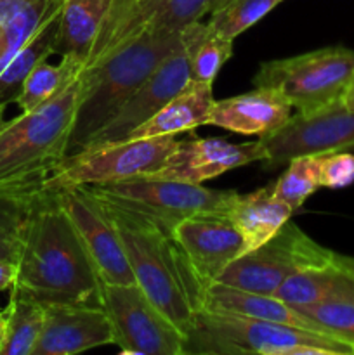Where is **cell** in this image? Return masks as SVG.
<instances>
[{
	"instance_id": "6",
	"label": "cell",
	"mask_w": 354,
	"mask_h": 355,
	"mask_svg": "<svg viewBox=\"0 0 354 355\" xmlns=\"http://www.w3.org/2000/svg\"><path fill=\"white\" fill-rule=\"evenodd\" d=\"M87 187L106 207L153 222L172 234L177 224L191 217H229L238 193L208 189L203 184L135 177Z\"/></svg>"
},
{
	"instance_id": "27",
	"label": "cell",
	"mask_w": 354,
	"mask_h": 355,
	"mask_svg": "<svg viewBox=\"0 0 354 355\" xmlns=\"http://www.w3.org/2000/svg\"><path fill=\"white\" fill-rule=\"evenodd\" d=\"M83 68L85 64L82 61L66 55L58 66L49 64L47 59H44L28 75L16 104L23 113L37 110L66 89L83 71Z\"/></svg>"
},
{
	"instance_id": "42",
	"label": "cell",
	"mask_w": 354,
	"mask_h": 355,
	"mask_svg": "<svg viewBox=\"0 0 354 355\" xmlns=\"http://www.w3.org/2000/svg\"><path fill=\"white\" fill-rule=\"evenodd\" d=\"M0 314H2V312H0Z\"/></svg>"
},
{
	"instance_id": "39",
	"label": "cell",
	"mask_w": 354,
	"mask_h": 355,
	"mask_svg": "<svg viewBox=\"0 0 354 355\" xmlns=\"http://www.w3.org/2000/svg\"><path fill=\"white\" fill-rule=\"evenodd\" d=\"M3 338H6V318H3V312L0 314V350H2Z\"/></svg>"
},
{
	"instance_id": "40",
	"label": "cell",
	"mask_w": 354,
	"mask_h": 355,
	"mask_svg": "<svg viewBox=\"0 0 354 355\" xmlns=\"http://www.w3.org/2000/svg\"><path fill=\"white\" fill-rule=\"evenodd\" d=\"M229 2H231V0H215V2H214V7H212V10H210V14H212V12H215V10L222 9V7H226V6H228Z\"/></svg>"
},
{
	"instance_id": "8",
	"label": "cell",
	"mask_w": 354,
	"mask_h": 355,
	"mask_svg": "<svg viewBox=\"0 0 354 355\" xmlns=\"http://www.w3.org/2000/svg\"><path fill=\"white\" fill-rule=\"evenodd\" d=\"M177 142V135H163L90 146L75 155L66 156L56 172L49 177L44 189L151 177L165 165Z\"/></svg>"
},
{
	"instance_id": "33",
	"label": "cell",
	"mask_w": 354,
	"mask_h": 355,
	"mask_svg": "<svg viewBox=\"0 0 354 355\" xmlns=\"http://www.w3.org/2000/svg\"><path fill=\"white\" fill-rule=\"evenodd\" d=\"M319 186L344 189L354 182V155L351 151L318 155Z\"/></svg>"
},
{
	"instance_id": "25",
	"label": "cell",
	"mask_w": 354,
	"mask_h": 355,
	"mask_svg": "<svg viewBox=\"0 0 354 355\" xmlns=\"http://www.w3.org/2000/svg\"><path fill=\"white\" fill-rule=\"evenodd\" d=\"M58 16H54L49 21H45L37 33L16 52L9 64L0 71V106H7L9 103H16L24 82L31 69L44 59H49V55L56 54V33H58Z\"/></svg>"
},
{
	"instance_id": "14",
	"label": "cell",
	"mask_w": 354,
	"mask_h": 355,
	"mask_svg": "<svg viewBox=\"0 0 354 355\" xmlns=\"http://www.w3.org/2000/svg\"><path fill=\"white\" fill-rule=\"evenodd\" d=\"M253 162H264V148L260 141L233 144L217 137L200 139L191 132L189 137L184 141L179 139L165 165L151 177L203 184Z\"/></svg>"
},
{
	"instance_id": "3",
	"label": "cell",
	"mask_w": 354,
	"mask_h": 355,
	"mask_svg": "<svg viewBox=\"0 0 354 355\" xmlns=\"http://www.w3.org/2000/svg\"><path fill=\"white\" fill-rule=\"evenodd\" d=\"M106 208L120 234L135 284L186 336L201 309L203 283L169 232L141 217Z\"/></svg>"
},
{
	"instance_id": "32",
	"label": "cell",
	"mask_w": 354,
	"mask_h": 355,
	"mask_svg": "<svg viewBox=\"0 0 354 355\" xmlns=\"http://www.w3.org/2000/svg\"><path fill=\"white\" fill-rule=\"evenodd\" d=\"M297 309L326 333L340 336L354 345V300L337 298Z\"/></svg>"
},
{
	"instance_id": "19",
	"label": "cell",
	"mask_w": 354,
	"mask_h": 355,
	"mask_svg": "<svg viewBox=\"0 0 354 355\" xmlns=\"http://www.w3.org/2000/svg\"><path fill=\"white\" fill-rule=\"evenodd\" d=\"M274 297L295 309L337 298L354 300V281L344 270L342 255L328 250L285 277Z\"/></svg>"
},
{
	"instance_id": "21",
	"label": "cell",
	"mask_w": 354,
	"mask_h": 355,
	"mask_svg": "<svg viewBox=\"0 0 354 355\" xmlns=\"http://www.w3.org/2000/svg\"><path fill=\"white\" fill-rule=\"evenodd\" d=\"M115 0H62L54 52L87 64Z\"/></svg>"
},
{
	"instance_id": "2",
	"label": "cell",
	"mask_w": 354,
	"mask_h": 355,
	"mask_svg": "<svg viewBox=\"0 0 354 355\" xmlns=\"http://www.w3.org/2000/svg\"><path fill=\"white\" fill-rule=\"evenodd\" d=\"M180 44V33L142 30L96 64L83 68L66 156L82 151Z\"/></svg>"
},
{
	"instance_id": "31",
	"label": "cell",
	"mask_w": 354,
	"mask_h": 355,
	"mask_svg": "<svg viewBox=\"0 0 354 355\" xmlns=\"http://www.w3.org/2000/svg\"><path fill=\"white\" fill-rule=\"evenodd\" d=\"M281 2L283 0H231L226 7L212 12L208 24L226 38L235 40Z\"/></svg>"
},
{
	"instance_id": "9",
	"label": "cell",
	"mask_w": 354,
	"mask_h": 355,
	"mask_svg": "<svg viewBox=\"0 0 354 355\" xmlns=\"http://www.w3.org/2000/svg\"><path fill=\"white\" fill-rule=\"evenodd\" d=\"M103 307L113 343L125 355H184V333L137 284H104Z\"/></svg>"
},
{
	"instance_id": "20",
	"label": "cell",
	"mask_w": 354,
	"mask_h": 355,
	"mask_svg": "<svg viewBox=\"0 0 354 355\" xmlns=\"http://www.w3.org/2000/svg\"><path fill=\"white\" fill-rule=\"evenodd\" d=\"M200 311L245 315V318L264 319V321L281 322V324L326 333L321 326L311 321L298 309L285 304L274 295L253 293V291L238 290V288L226 286L221 283L205 284Z\"/></svg>"
},
{
	"instance_id": "13",
	"label": "cell",
	"mask_w": 354,
	"mask_h": 355,
	"mask_svg": "<svg viewBox=\"0 0 354 355\" xmlns=\"http://www.w3.org/2000/svg\"><path fill=\"white\" fill-rule=\"evenodd\" d=\"M189 83V66H187L186 52L180 44V47L174 51L153 71V75L125 101L118 113L90 139L85 148L125 141L135 128L148 121L156 111L162 110Z\"/></svg>"
},
{
	"instance_id": "36",
	"label": "cell",
	"mask_w": 354,
	"mask_h": 355,
	"mask_svg": "<svg viewBox=\"0 0 354 355\" xmlns=\"http://www.w3.org/2000/svg\"><path fill=\"white\" fill-rule=\"evenodd\" d=\"M17 279V263L0 259V291L10 290Z\"/></svg>"
},
{
	"instance_id": "28",
	"label": "cell",
	"mask_w": 354,
	"mask_h": 355,
	"mask_svg": "<svg viewBox=\"0 0 354 355\" xmlns=\"http://www.w3.org/2000/svg\"><path fill=\"white\" fill-rule=\"evenodd\" d=\"M62 0H37L19 16L0 26V71L9 64L16 52L33 37L38 28L61 9Z\"/></svg>"
},
{
	"instance_id": "41",
	"label": "cell",
	"mask_w": 354,
	"mask_h": 355,
	"mask_svg": "<svg viewBox=\"0 0 354 355\" xmlns=\"http://www.w3.org/2000/svg\"><path fill=\"white\" fill-rule=\"evenodd\" d=\"M6 107L7 106H0V132H2V128L6 127V118H3V114H6Z\"/></svg>"
},
{
	"instance_id": "38",
	"label": "cell",
	"mask_w": 354,
	"mask_h": 355,
	"mask_svg": "<svg viewBox=\"0 0 354 355\" xmlns=\"http://www.w3.org/2000/svg\"><path fill=\"white\" fill-rule=\"evenodd\" d=\"M342 266H344V270L347 272V276L354 281V257L342 255Z\"/></svg>"
},
{
	"instance_id": "30",
	"label": "cell",
	"mask_w": 354,
	"mask_h": 355,
	"mask_svg": "<svg viewBox=\"0 0 354 355\" xmlns=\"http://www.w3.org/2000/svg\"><path fill=\"white\" fill-rule=\"evenodd\" d=\"M287 165V170L271 186V191L278 201L288 205L295 211L321 187L318 177V156H297Z\"/></svg>"
},
{
	"instance_id": "11",
	"label": "cell",
	"mask_w": 354,
	"mask_h": 355,
	"mask_svg": "<svg viewBox=\"0 0 354 355\" xmlns=\"http://www.w3.org/2000/svg\"><path fill=\"white\" fill-rule=\"evenodd\" d=\"M269 168L287 165L297 156L354 151V111L342 104L312 114H292L273 134L259 139Z\"/></svg>"
},
{
	"instance_id": "29",
	"label": "cell",
	"mask_w": 354,
	"mask_h": 355,
	"mask_svg": "<svg viewBox=\"0 0 354 355\" xmlns=\"http://www.w3.org/2000/svg\"><path fill=\"white\" fill-rule=\"evenodd\" d=\"M35 194L0 191V259L16 262Z\"/></svg>"
},
{
	"instance_id": "7",
	"label": "cell",
	"mask_w": 354,
	"mask_h": 355,
	"mask_svg": "<svg viewBox=\"0 0 354 355\" xmlns=\"http://www.w3.org/2000/svg\"><path fill=\"white\" fill-rule=\"evenodd\" d=\"M353 73L354 51L335 45L262 62L253 85L280 90L297 114H312L342 104Z\"/></svg>"
},
{
	"instance_id": "5",
	"label": "cell",
	"mask_w": 354,
	"mask_h": 355,
	"mask_svg": "<svg viewBox=\"0 0 354 355\" xmlns=\"http://www.w3.org/2000/svg\"><path fill=\"white\" fill-rule=\"evenodd\" d=\"M186 354L354 355L340 336L264 319L200 311L186 333Z\"/></svg>"
},
{
	"instance_id": "18",
	"label": "cell",
	"mask_w": 354,
	"mask_h": 355,
	"mask_svg": "<svg viewBox=\"0 0 354 355\" xmlns=\"http://www.w3.org/2000/svg\"><path fill=\"white\" fill-rule=\"evenodd\" d=\"M215 0H155L142 9L128 14L108 35L94 45L85 68L106 58L111 51L130 40L142 30L160 33H180L191 23L201 21L214 7Z\"/></svg>"
},
{
	"instance_id": "23",
	"label": "cell",
	"mask_w": 354,
	"mask_h": 355,
	"mask_svg": "<svg viewBox=\"0 0 354 355\" xmlns=\"http://www.w3.org/2000/svg\"><path fill=\"white\" fill-rule=\"evenodd\" d=\"M292 214L288 205L273 196L271 187H260L248 194L238 193L228 218L242 234L243 253H248L273 239Z\"/></svg>"
},
{
	"instance_id": "17",
	"label": "cell",
	"mask_w": 354,
	"mask_h": 355,
	"mask_svg": "<svg viewBox=\"0 0 354 355\" xmlns=\"http://www.w3.org/2000/svg\"><path fill=\"white\" fill-rule=\"evenodd\" d=\"M292 111L294 106L280 90L255 87L252 92L214 101L207 125L233 134L266 137L290 120Z\"/></svg>"
},
{
	"instance_id": "15",
	"label": "cell",
	"mask_w": 354,
	"mask_h": 355,
	"mask_svg": "<svg viewBox=\"0 0 354 355\" xmlns=\"http://www.w3.org/2000/svg\"><path fill=\"white\" fill-rule=\"evenodd\" d=\"M113 343V329L101 305H45V319L31 355H75Z\"/></svg>"
},
{
	"instance_id": "12",
	"label": "cell",
	"mask_w": 354,
	"mask_h": 355,
	"mask_svg": "<svg viewBox=\"0 0 354 355\" xmlns=\"http://www.w3.org/2000/svg\"><path fill=\"white\" fill-rule=\"evenodd\" d=\"M52 191L58 193L59 201L103 283L135 284L120 234L108 208L83 186Z\"/></svg>"
},
{
	"instance_id": "4",
	"label": "cell",
	"mask_w": 354,
	"mask_h": 355,
	"mask_svg": "<svg viewBox=\"0 0 354 355\" xmlns=\"http://www.w3.org/2000/svg\"><path fill=\"white\" fill-rule=\"evenodd\" d=\"M82 73L54 99L7 121L0 132V191L37 194L68 155Z\"/></svg>"
},
{
	"instance_id": "24",
	"label": "cell",
	"mask_w": 354,
	"mask_h": 355,
	"mask_svg": "<svg viewBox=\"0 0 354 355\" xmlns=\"http://www.w3.org/2000/svg\"><path fill=\"white\" fill-rule=\"evenodd\" d=\"M180 42L186 52L189 76L193 83L212 85L222 66L233 55L235 40L226 38L208 23H191L180 31Z\"/></svg>"
},
{
	"instance_id": "35",
	"label": "cell",
	"mask_w": 354,
	"mask_h": 355,
	"mask_svg": "<svg viewBox=\"0 0 354 355\" xmlns=\"http://www.w3.org/2000/svg\"><path fill=\"white\" fill-rule=\"evenodd\" d=\"M35 2L37 0H0V26L12 21Z\"/></svg>"
},
{
	"instance_id": "34",
	"label": "cell",
	"mask_w": 354,
	"mask_h": 355,
	"mask_svg": "<svg viewBox=\"0 0 354 355\" xmlns=\"http://www.w3.org/2000/svg\"><path fill=\"white\" fill-rule=\"evenodd\" d=\"M151 2H155V0H115L113 9H111L110 16H108V19H106V24H104L103 31H101V35L97 40H101L104 35L110 33V31L113 30L118 23H121V21H124L128 14L134 12V10H137V9H142V7L149 6Z\"/></svg>"
},
{
	"instance_id": "10",
	"label": "cell",
	"mask_w": 354,
	"mask_h": 355,
	"mask_svg": "<svg viewBox=\"0 0 354 355\" xmlns=\"http://www.w3.org/2000/svg\"><path fill=\"white\" fill-rule=\"evenodd\" d=\"M326 250L288 220L273 239L233 260L214 283L253 293L274 295L285 277L302 263L321 257Z\"/></svg>"
},
{
	"instance_id": "1",
	"label": "cell",
	"mask_w": 354,
	"mask_h": 355,
	"mask_svg": "<svg viewBox=\"0 0 354 355\" xmlns=\"http://www.w3.org/2000/svg\"><path fill=\"white\" fill-rule=\"evenodd\" d=\"M103 286L58 193L44 189L35 194L12 288L42 305L103 307Z\"/></svg>"
},
{
	"instance_id": "37",
	"label": "cell",
	"mask_w": 354,
	"mask_h": 355,
	"mask_svg": "<svg viewBox=\"0 0 354 355\" xmlns=\"http://www.w3.org/2000/svg\"><path fill=\"white\" fill-rule=\"evenodd\" d=\"M342 106L347 107V110L354 111V73L353 76H351L349 85H347L346 92H344L342 96Z\"/></svg>"
},
{
	"instance_id": "26",
	"label": "cell",
	"mask_w": 354,
	"mask_h": 355,
	"mask_svg": "<svg viewBox=\"0 0 354 355\" xmlns=\"http://www.w3.org/2000/svg\"><path fill=\"white\" fill-rule=\"evenodd\" d=\"M6 338L0 355H31L45 319V305L10 288L9 305L3 311Z\"/></svg>"
},
{
	"instance_id": "22",
	"label": "cell",
	"mask_w": 354,
	"mask_h": 355,
	"mask_svg": "<svg viewBox=\"0 0 354 355\" xmlns=\"http://www.w3.org/2000/svg\"><path fill=\"white\" fill-rule=\"evenodd\" d=\"M214 101L212 85L191 82L186 89L174 96L162 110L156 111L148 121L135 128L125 141L191 134L201 125H207Z\"/></svg>"
},
{
	"instance_id": "16",
	"label": "cell",
	"mask_w": 354,
	"mask_h": 355,
	"mask_svg": "<svg viewBox=\"0 0 354 355\" xmlns=\"http://www.w3.org/2000/svg\"><path fill=\"white\" fill-rule=\"evenodd\" d=\"M170 236L203 286L214 283L233 260L243 255L242 234L224 217L186 218Z\"/></svg>"
}]
</instances>
